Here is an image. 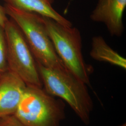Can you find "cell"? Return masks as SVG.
Here are the masks:
<instances>
[{
    "label": "cell",
    "mask_w": 126,
    "mask_h": 126,
    "mask_svg": "<svg viewBox=\"0 0 126 126\" xmlns=\"http://www.w3.org/2000/svg\"><path fill=\"white\" fill-rule=\"evenodd\" d=\"M36 64L46 92L65 101L81 121L88 125L94 106L86 84L67 68L53 69Z\"/></svg>",
    "instance_id": "1"
},
{
    "label": "cell",
    "mask_w": 126,
    "mask_h": 126,
    "mask_svg": "<svg viewBox=\"0 0 126 126\" xmlns=\"http://www.w3.org/2000/svg\"><path fill=\"white\" fill-rule=\"evenodd\" d=\"M4 8L22 32L36 63L50 68H66L55 51L43 16L7 4Z\"/></svg>",
    "instance_id": "2"
},
{
    "label": "cell",
    "mask_w": 126,
    "mask_h": 126,
    "mask_svg": "<svg viewBox=\"0 0 126 126\" xmlns=\"http://www.w3.org/2000/svg\"><path fill=\"white\" fill-rule=\"evenodd\" d=\"M43 17L59 59L69 71L90 86V75L93 69L84 59L79 31L76 27L63 25L51 18Z\"/></svg>",
    "instance_id": "3"
},
{
    "label": "cell",
    "mask_w": 126,
    "mask_h": 126,
    "mask_svg": "<svg viewBox=\"0 0 126 126\" xmlns=\"http://www.w3.org/2000/svg\"><path fill=\"white\" fill-rule=\"evenodd\" d=\"M65 106L42 87L27 86L14 115L27 126H60Z\"/></svg>",
    "instance_id": "4"
},
{
    "label": "cell",
    "mask_w": 126,
    "mask_h": 126,
    "mask_svg": "<svg viewBox=\"0 0 126 126\" xmlns=\"http://www.w3.org/2000/svg\"><path fill=\"white\" fill-rule=\"evenodd\" d=\"M9 70L18 75L28 86H43L36 61L23 33L12 20L4 27Z\"/></svg>",
    "instance_id": "5"
},
{
    "label": "cell",
    "mask_w": 126,
    "mask_h": 126,
    "mask_svg": "<svg viewBox=\"0 0 126 126\" xmlns=\"http://www.w3.org/2000/svg\"><path fill=\"white\" fill-rule=\"evenodd\" d=\"M126 0H99L90 16L95 22L103 23L112 36H121L124 31L122 18Z\"/></svg>",
    "instance_id": "6"
},
{
    "label": "cell",
    "mask_w": 126,
    "mask_h": 126,
    "mask_svg": "<svg viewBox=\"0 0 126 126\" xmlns=\"http://www.w3.org/2000/svg\"><path fill=\"white\" fill-rule=\"evenodd\" d=\"M27 85L14 72L8 70L0 77V116L14 114Z\"/></svg>",
    "instance_id": "7"
},
{
    "label": "cell",
    "mask_w": 126,
    "mask_h": 126,
    "mask_svg": "<svg viewBox=\"0 0 126 126\" xmlns=\"http://www.w3.org/2000/svg\"><path fill=\"white\" fill-rule=\"evenodd\" d=\"M6 4L19 9L37 14L51 18L66 26H72V23L56 11L52 7L54 0H3Z\"/></svg>",
    "instance_id": "8"
},
{
    "label": "cell",
    "mask_w": 126,
    "mask_h": 126,
    "mask_svg": "<svg viewBox=\"0 0 126 126\" xmlns=\"http://www.w3.org/2000/svg\"><path fill=\"white\" fill-rule=\"evenodd\" d=\"M90 56L95 60L105 62L126 69V59L113 50L101 36L92 39Z\"/></svg>",
    "instance_id": "9"
},
{
    "label": "cell",
    "mask_w": 126,
    "mask_h": 126,
    "mask_svg": "<svg viewBox=\"0 0 126 126\" xmlns=\"http://www.w3.org/2000/svg\"><path fill=\"white\" fill-rule=\"evenodd\" d=\"M9 70L7 59V45L4 28L0 25V74Z\"/></svg>",
    "instance_id": "10"
},
{
    "label": "cell",
    "mask_w": 126,
    "mask_h": 126,
    "mask_svg": "<svg viewBox=\"0 0 126 126\" xmlns=\"http://www.w3.org/2000/svg\"><path fill=\"white\" fill-rule=\"evenodd\" d=\"M0 126H27L21 122L14 114L0 117Z\"/></svg>",
    "instance_id": "11"
},
{
    "label": "cell",
    "mask_w": 126,
    "mask_h": 126,
    "mask_svg": "<svg viewBox=\"0 0 126 126\" xmlns=\"http://www.w3.org/2000/svg\"><path fill=\"white\" fill-rule=\"evenodd\" d=\"M7 17L4 7L2 6L0 4V25L3 28L4 27L6 23L9 20Z\"/></svg>",
    "instance_id": "12"
},
{
    "label": "cell",
    "mask_w": 126,
    "mask_h": 126,
    "mask_svg": "<svg viewBox=\"0 0 126 126\" xmlns=\"http://www.w3.org/2000/svg\"><path fill=\"white\" fill-rule=\"evenodd\" d=\"M126 126V123H124V124H122V125H120V126Z\"/></svg>",
    "instance_id": "13"
},
{
    "label": "cell",
    "mask_w": 126,
    "mask_h": 126,
    "mask_svg": "<svg viewBox=\"0 0 126 126\" xmlns=\"http://www.w3.org/2000/svg\"><path fill=\"white\" fill-rule=\"evenodd\" d=\"M0 75H1V74H0Z\"/></svg>",
    "instance_id": "14"
},
{
    "label": "cell",
    "mask_w": 126,
    "mask_h": 126,
    "mask_svg": "<svg viewBox=\"0 0 126 126\" xmlns=\"http://www.w3.org/2000/svg\"></svg>",
    "instance_id": "15"
}]
</instances>
